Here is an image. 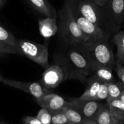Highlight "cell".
<instances>
[{
    "label": "cell",
    "mask_w": 124,
    "mask_h": 124,
    "mask_svg": "<svg viewBox=\"0 0 124 124\" xmlns=\"http://www.w3.org/2000/svg\"><path fill=\"white\" fill-rule=\"evenodd\" d=\"M64 81V74L62 68L58 64H53L45 69L39 82L50 90L57 88Z\"/></svg>",
    "instance_id": "10"
},
{
    "label": "cell",
    "mask_w": 124,
    "mask_h": 124,
    "mask_svg": "<svg viewBox=\"0 0 124 124\" xmlns=\"http://www.w3.org/2000/svg\"><path fill=\"white\" fill-rule=\"evenodd\" d=\"M38 27L40 34L46 39L54 36L58 31V19L54 17H46L38 19Z\"/></svg>",
    "instance_id": "12"
},
{
    "label": "cell",
    "mask_w": 124,
    "mask_h": 124,
    "mask_svg": "<svg viewBox=\"0 0 124 124\" xmlns=\"http://www.w3.org/2000/svg\"><path fill=\"white\" fill-rule=\"evenodd\" d=\"M54 64L62 68L64 81L75 80L85 84L93 72L89 60L79 46H69L67 51L56 53Z\"/></svg>",
    "instance_id": "1"
},
{
    "label": "cell",
    "mask_w": 124,
    "mask_h": 124,
    "mask_svg": "<svg viewBox=\"0 0 124 124\" xmlns=\"http://www.w3.org/2000/svg\"><path fill=\"white\" fill-rule=\"evenodd\" d=\"M74 19L87 38V41H94L108 38V32L85 18L76 8L66 0Z\"/></svg>",
    "instance_id": "6"
},
{
    "label": "cell",
    "mask_w": 124,
    "mask_h": 124,
    "mask_svg": "<svg viewBox=\"0 0 124 124\" xmlns=\"http://www.w3.org/2000/svg\"><path fill=\"white\" fill-rule=\"evenodd\" d=\"M118 124H124V120L119 121V122Z\"/></svg>",
    "instance_id": "31"
},
{
    "label": "cell",
    "mask_w": 124,
    "mask_h": 124,
    "mask_svg": "<svg viewBox=\"0 0 124 124\" xmlns=\"http://www.w3.org/2000/svg\"><path fill=\"white\" fill-rule=\"evenodd\" d=\"M106 105L110 113L117 120H124V103L119 98L113 100Z\"/></svg>",
    "instance_id": "18"
},
{
    "label": "cell",
    "mask_w": 124,
    "mask_h": 124,
    "mask_svg": "<svg viewBox=\"0 0 124 124\" xmlns=\"http://www.w3.org/2000/svg\"><path fill=\"white\" fill-rule=\"evenodd\" d=\"M113 41L116 46V62L124 65V25L123 29L115 34Z\"/></svg>",
    "instance_id": "15"
},
{
    "label": "cell",
    "mask_w": 124,
    "mask_h": 124,
    "mask_svg": "<svg viewBox=\"0 0 124 124\" xmlns=\"http://www.w3.org/2000/svg\"><path fill=\"white\" fill-rule=\"evenodd\" d=\"M71 124V123H70V124Z\"/></svg>",
    "instance_id": "34"
},
{
    "label": "cell",
    "mask_w": 124,
    "mask_h": 124,
    "mask_svg": "<svg viewBox=\"0 0 124 124\" xmlns=\"http://www.w3.org/2000/svg\"><path fill=\"white\" fill-rule=\"evenodd\" d=\"M4 54H19L16 48L0 42V55Z\"/></svg>",
    "instance_id": "25"
},
{
    "label": "cell",
    "mask_w": 124,
    "mask_h": 124,
    "mask_svg": "<svg viewBox=\"0 0 124 124\" xmlns=\"http://www.w3.org/2000/svg\"><path fill=\"white\" fill-rule=\"evenodd\" d=\"M1 83L10 87L21 90L31 95L35 99L39 98L51 92L49 89L44 86L39 81H24L3 77Z\"/></svg>",
    "instance_id": "9"
},
{
    "label": "cell",
    "mask_w": 124,
    "mask_h": 124,
    "mask_svg": "<svg viewBox=\"0 0 124 124\" xmlns=\"http://www.w3.org/2000/svg\"><path fill=\"white\" fill-rule=\"evenodd\" d=\"M65 115L67 117L69 122L71 124H96L95 122L92 121L84 117L73 108L66 106L62 109Z\"/></svg>",
    "instance_id": "17"
},
{
    "label": "cell",
    "mask_w": 124,
    "mask_h": 124,
    "mask_svg": "<svg viewBox=\"0 0 124 124\" xmlns=\"http://www.w3.org/2000/svg\"><path fill=\"white\" fill-rule=\"evenodd\" d=\"M18 49L19 54L24 55L44 69L50 64L48 61V47L47 42L41 44L30 40L19 39Z\"/></svg>",
    "instance_id": "4"
},
{
    "label": "cell",
    "mask_w": 124,
    "mask_h": 124,
    "mask_svg": "<svg viewBox=\"0 0 124 124\" xmlns=\"http://www.w3.org/2000/svg\"><path fill=\"white\" fill-rule=\"evenodd\" d=\"M18 39L10 31L0 24V42L18 49Z\"/></svg>",
    "instance_id": "21"
},
{
    "label": "cell",
    "mask_w": 124,
    "mask_h": 124,
    "mask_svg": "<svg viewBox=\"0 0 124 124\" xmlns=\"http://www.w3.org/2000/svg\"><path fill=\"white\" fill-rule=\"evenodd\" d=\"M124 90V84L121 80L108 83V97L106 100L107 103L113 100L119 98Z\"/></svg>",
    "instance_id": "19"
},
{
    "label": "cell",
    "mask_w": 124,
    "mask_h": 124,
    "mask_svg": "<svg viewBox=\"0 0 124 124\" xmlns=\"http://www.w3.org/2000/svg\"><path fill=\"white\" fill-rule=\"evenodd\" d=\"M109 27L117 29L124 23V0H107L102 6Z\"/></svg>",
    "instance_id": "7"
},
{
    "label": "cell",
    "mask_w": 124,
    "mask_h": 124,
    "mask_svg": "<svg viewBox=\"0 0 124 124\" xmlns=\"http://www.w3.org/2000/svg\"><path fill=\"white\" fill-rule=\"evenodd\" d=\"M52 115V113L49 111L48 109L41 108L36 117L42 124H51Z\"/></svg>",
    "instance_id": "23"
},
{
    "label": "cell",
    "mask_w": 124,
    "mask_h": 124,
    "mask_svg": "<svg viewBox=\"0 0 124 124\" xmlns=\"http://www.w3.org/2000/svg\"><path fill=\"white\" fill-rule=\"evenodd\" d=\"M86 88L84 93L78 97L82 100H95L96 96L100 88L101 82L93 75H90L86 81Z\"/></svg>",
    "instance_id": "13"
},
{
    "label": "cell",
    "mask_w": 124,
    "mask_h": 124,
    "mask_svg": "<svg viewBox=\"0 0 124 124\" xmlns=\"http://www.w3.org/2000/svg\"><path fill=\"white\" fill-rule=\"evenodd\" d=\"M85 18L105 30L107 21L101 6L87 0H68Z\"/></svg>",
    "instance_id": "5"
},
{
    "label": "cell",
    "mask_w": 124,
    "mask_h": 124,
    "mask_svg": "<svg viewBox=\"0 0 124 124\" xmlns=\"http://www.w3.org/2000/svg\"><path fill=\"white\" fill-rule=\"evenodd\" d=\"M87 1L93 2H94V3L96 4H98V5H99V6L102 7V6H104V5H105L107 0H87Z\"/></svg>",
    "instance_id": "28"
},
{
    "label": "cell",
    "mask_w": 124,
    "mask_h": 124,
    "mask_svg": "<svg viewBox=\"0 0 124 124\" xmlns=\"http://www.w3.org/2000/svg\"><path fill=\"white\" fill-rule=\"evenodd\" d=\"M119 99L124 103V90L123 91V92H122V93L121 94V96L119 97Z\"/></svg>",
    "instance_id": "30"
},
{
    "label": "cell",
    "mask_w": 124,
    "mask_h": 124,
    "mask_svg": "<svg viewBox=\"0 0 124 124\" xmlns=\"http://www.w3.org/2000/svg\"><path fill=\"white\" fill-rule=\"evenodd\" d=\"M104 104L101 101L96 100H82L78 98H71L68 102L67 106L73 108L81 113L84 117L95 122L99 112Z\"/></svg>",
    "instance_id": "8"
},
{
    "label": "cell",
    "mask_w": 124,
    "mask_h": 124,
    "mask_svg": "<svg viewBox=\"0 0 124 124\" xmlns=\"http://www.w3.org/2000/svg\"><path fill=\"white\" fill-rule=\"evenodd\" d=\"M92 75L101 83H109L114 81L113 69L105 66H97L93 68Z\"/></svg>",
    "instance_id": "16"
},
{
    "label": "cell",
    "mask_w": 124,
    "mask_h": 124,
    "mask_svg": "<svg viewBox=\"0 0 124 124\" xmlns=\"http://www.w3.org/2000/svg\"><path fill=\"white\" fill-rule=\"evenodd\" d=\"M107 38L94 41H86L79 46L85 54L92 68L97 66H105L113 68L116 58Z\"/></svg>",
    "instance_id": "3"
},
{
    "label": "cell",
    "mask_w": 124,
    "mask_h": 124,
    "mask_svg": "<svg viewBox=\"0 0 124 124\" xmlns=\"http://www.w3.org/2000/svg\"><path fill=\"white\" fill-rule=\"evenodd\" d=\"M37 12L46 17L57 18L56 11L47 0H26Z\"/></svg>",
    "instance_id": "14"
},
{
    "label": "cell",
    "mask_w": 124,
    "mask_h": 124,
    "mask_svg": "<svg viewBox=\"0 0 124 124\" xmlns=\"http://www.w3.org/2000/svg\"><path fill=\"white\" fill-rule=\"evenodd\" d=\"M2 79H3V77H2V75H1V74H0V82H1V80H2Z\"/></svg>",
    "instance_id": "32"
},
{
    "label": "cell",
    "mask_w": 124,
    "mask_h": 124,
    "mask_svg": "<svg viewBox=\"0 0 124 124\" xmlns=\"http://www.w3.org/2000/svg\"><path fill=\"white\" fill-rule=\"evenodd\" d=\"M35 100L41 108L48 109L52 113L62 110L68 105L67 101L62 97L52 92L44 95L41 98L35 99Z\"/></svg>",
    "instance_id": "11"
},
{
    "label": "cell",
    "mask_w": 124,
    "mask_h": 124,
    "mask_svg": "<svg viewBox=\"0 0 124 124\" xmlns=\"http://www.w3.org/2000/svg\"><path fill=\"white\" fill-rule=\"evenodd\" d=\"M108 97V83H101L100 88L96 96V100H106Z\"/></svg>",
    "instance_id": "24"
},
{
    "label": "cell",
    "mask_w": 124,
    "mask_h": 124,
    "mask_svg": "<svg viewBox=\"0 0 124 124\" xmlns=\"http://www.w3.org/2000/svg\"><path fill=\"white\" fill-rule=\"evenodd\" d=\"M95 122L96 124H118L119 120L111 114L107 105H104L97 116Z\"/></svg>",
    "instance_id": "20"
},
{
    "label": "cell",
    "mask_w": 124,
    "mask_h": 124,
    "mask_svg": "<svg viewBox=\"0 0 124 124\" xmlns=\"http://www.w3.org/2000/svg\"><path fill=\"white\" fill-rule=\"evenodd\" d=\"M23 124H42L36 117L27 115L22 119Z\"/></svg>",
    "instance_id": "26"
},
{
    "label": "cell",
    "mask_w": 124,
    "mask_h": 124,
    "mask_svg": "<svg viewBox=\"0 0 124 124\" xmlns=\"http://www.w3.org/2000/svg\"><path fill=\"white\" fill-rule=\"evenodd\" d=\"M7 0H0V9L2 8L6 4Z\"/></svg>",
    "instance_id": "29"
},
{
    "label": "cell",
    "mask_w": 124,
    "mask_h": 124,
    "mask_svg": "<svg viewBox=\"0 0 124 124\" xmlns=\"http://www.w3.org/2000/svg\"><path fill=\"white\" fill-rule=\"evenodd\" d=\"M115 69L119 79L124 84V66L116 62Z\"/></svg>",
    "instance_id": "27"
},
{
    "label": "cell",
    "mask_w": 124,
    "mask_h": 124,
    "mask_svg": "<svg viewBox=\"0 0 124 124\" xmlns=\"http://www.w3.org/2000/svg\"><path fill=\"white\" fill-rule=\"evenodd\" d=\"M58 25L59 37L68 47L79 46L87 41L74 19L66 1L59 12Z\"/></svg>",
    "instance_id": "2"
},
{
    "label": "cell",
    "mask_w": 124,
    "mask_h": 124,
    "mask_svg": "<svg viewBox=\"0 0 124 124\" xmlns=\"http://www.w3.org/2000/svg\"><path fill=\"white\" fill-rule=\"evenodd\" d=\"M52 121L51 124H70L67 117L65 115L64 111L54 112L52 113Z\"/></svg>",
    "instance_id": "22"
},
{
    "label": "cell",
    "mask_w": 124,
    "mask_h": 124,
    "mask_svg": "<svg viewBox=\"0 0 124 124\" xmlns=\"http://www.w3.org/2000/svg\"><path fill=\"white\" fill-rule=\"evenodd\" d=\"M0 124H6V123L3 122H2V121H1V120H0Z\"/></svg>",
    "instance_id": "33"
}]
</instances>
